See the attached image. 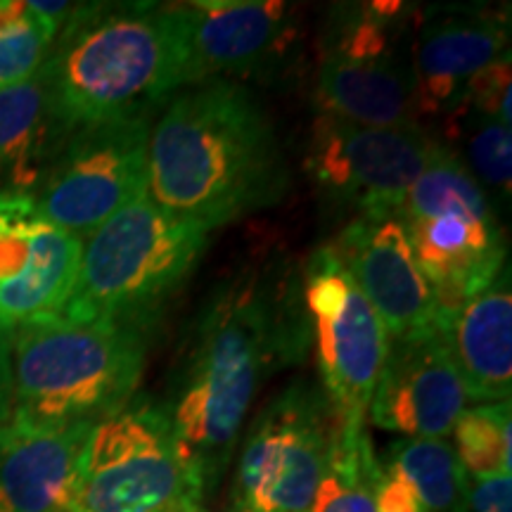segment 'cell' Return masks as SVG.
Segmentation results:
<instances>
[{"mask_svg":"<svg viewBox=\"0 0 512 512\" xmlns=\"http://www.w3.org/2000/svg\"><path fill=\"white\" fill-rule=\"evenodd\" d=\"M64 136L41 72L0 91V192H31Z\"/></svg>","mask_w":512,"mask_h":512,"instance_id":"21","label":"cell"},{"mask_svg":"<svg viewBox=\"0 0 512 512\" xmlns=\"http://www.w3.org/2000/svg\"><path fill=\"white\" fill-rule=\"evenodd\" d=\"M406 223L408 238L437 306L439 332L505 268V242L494 211H441Z\"/></svg>","mask_w":512,"mask_h":512,"instance_id":"17","label":"cell"},{"mask_svg":"<svg viewBox=\"0 0 512 512\" xmlns=\"http://www.w3.org/2000/svg\"><path fill=\"white\" fill-rule=\"evenodd\" d=\"M377 460V512H467L470 477L446 439H399Z\"/></svg>","mask_w":512,"mask_h":512,"instance_id":"20","label":"cell"},{"mask_svg":"<svg viewBox=\"0 0 512 512\" xmlns=\"http://www.w3.org/2000/svg\"><path fill=\"white\" fill-rule=\"evenodd\" d=\"M278 133L238 81L183 88L152 124L145 195L207 230L273 207L287 190Z\"/></svg>","mask_w":512,"mask_h":512,"instance_id":"2","label":"cell"},{"mask_svg":"<svg viewBox=\"0 0 512 512\" xmlns=\"http://www.w3.org/2000/svg\"><path fill=\"white\" fill-rule=\"evenodd\" d=\"M197 512H209V510H207V508H202V510H197Z\"/></svg>","mask_w":512,"mask_h":512,"instance_id":"29","label":"cell"},{"mask_svg":"<svg viewBox=\"0 0 512 512\" xmlns=\"http://www.w3.org/2000/svg\"><path fill=\"white\" fill-rule=\"evenodd\" d=\"M147 330L55 316L8 339L10 418L27 430L98 425L138 394Z\"/></svg>","mask_w":512,"mask_h":512,"instance_id":"4","label":"cell"},{"mask_svg":"<svg viewBox=\"0 0 512 512\" xmlns=\"http://www.w3.org/2000/svg\"><path fill=\"white\" fill-rule=\"evenodd\" d=\"M302 275L283 256L247 261L197 311L162 401L211 496L223 482L256 394L309 351Z\"/></svg>","mask_w":512,"mask_h":512,"instance_id":"1","label":"cell"},{"mask_svg":"<svg viewBox=\"0 0 512 512\" xmlns=\"http://www.w3.org/2000/svg\"><path fill=\"white\" fill-rule=\"evenodd\" d=\"M465 384L441 332L389 342L368 420L401 439H446L467 408Z\"/></svg>","mask_w":512,"mask_h":512,"instance_id":"15","label":"cell"},{"mask_svg":"<svg viewBox=\"0 0 512 512\" xmlns=\"http://www.w3.org/2000/svg\"><path fill=\"white\" fill-rule=\"evenodd\" d=\"M448 121H467L470 136H467V162L465 166L477 181L494 185L498 190L510 192L512 178V145H510V124L482 117V114L453 110L446 117Z\"/></svg>","mask_w":512,"mask_h":512,"instance_id":"25","label":"cell"},{"mask_svg":"<svg viewBox=\"0 0 512 512\" xmlns=\"http://www.w3.org/2000/svg\"><path fill=\"white\" fill-rule=\"evenodd\" d=\"M183 10V88L271 69L294 38L290 8L273 0H190Z\"/></svg>","mask_w":512,"mask_h":512,"instance_id":"13","label":"cell"},{"mask_svg":"<svg viewBox=\"0 0 512 512\" xmlns=\"http://www.w3.org/2000/svg\"><path fill=\"white\" fill-rule=\"evenodd\" d=\"M323 389L297 380L261 408L242 439L230 512H306L337 437Z\"/></svg>","mask_w":512,"mask_h":512,"instance_id":"8","label":"cell"},{"mask_svg":"<svg viewBox=\"0 0 512 512\" xmlns=\"http://www.w3.org/2000/svg\"><path fill=\"white\" fill-rule=\"evenodd\" d=\"M467 399L477 403L510 401L512 387V292L510 275L491 283L441 330Z\"/></svg>","mask_w":512,"mask_h":512,"instance_id":"19","label":"cell"},{"mask_svg":"<svg viewBox=\"0 0 512 512\" xmlns=\"http://www.w3.org/2000/svg\"><path fill=\"white\" fill-rule=\"evenodd\" d=\"M10 418V349L8 339H0V425Z\"/></svg>","mask_w":512,"mask_h":512,"instance_id":"28","label":"cell"},{"mask_svg":"<svg viewBox=\"0 0 512 512\" xmlns=\"http://www.w3.org/2000/svg\"><path fill=\"white\" fill-rule=\"evenodd\" d=\"M155 112L119 114L64 133L29 192L41 214L86 240L112 214L145 195Z\"/></svg>","mask_w":512,"mask_h":512,"instance_id":"9","label":"cell"},{"mask_svg":"<svg viewBox=\"0 0 512 512\" xmlns=\"http://www.w3.org/2000/svg\"><path fill=\"white\" fill-rule=\"evenodd\" d=\"M330 247L380 316L389 342L439 330L432 290L399 216H356Z\"/></svg>","mask_w":512,"mask_h":512,"instance_id":"14","label":"cell"},{"mask_svg":"<svg viewBox=\"0 0 512 512\" xmlns=\"http://www.w3.org/2000/svg\"><path fill=\"white\" fill-rule=\"evenodd\" d=\"M209 235L140 195L83 240L76 285L60 316L150 332L200 264Z\"/></svg>","mask_w":512,"mask_h":512,"instance_id":"5","label":"cell"},{"mask_svg":"<svg viewBox=\"0 0 512 512\" xmlns=\"http://www.w3.org/2000/svg\"><path fill=\"white\" fill-rule=\"evenodd\" d=\"M508 12L486 8H432L418 12L413 72L422 117H448L465 88L508 50Z\"/></svg>","mask_w":512,"mask_h":512,"instance_id":"16","label":"cell"},{"mask_svg":"<svg viewBox=\"0 0 512 512\" xmlns=\"http://www.w3.org/2000/svg\"><path fill=\"white\" fill-rule=\"evenodd\" d=\"M93 427L41 432L0 425V512H72L81 453Z\"/></svg>","mask_w":512,"mask_h":512,"instance_id":"18","label":"cell"},{"mask_svg":"<svg viewBox=\"0 0 512 512\" xmlns=\"http://www.w3.org/2000/svg\"><path fill=\"white\" fill-rule=\"evenodd\" d=\"M413 27L403 3L335 8L318 50L316 95L323 114L361 126H422Z\"/></svg>","mask_w":512,"mask_h":512,"instance_id":"7","label":"cell"},{"mask_svg":"<svg viewBox=\"0 0 512 512\" xmlns=\"http://www.w3.org/2000/svg\"><path fill=\"white\" fill-rule=\"evenodd\" d=\"M53 41L38 27L27 3L0 0V91L41 72Z\"/></svg>","mask_w":512,"mask_h":512,"instance_id":"24","label":"cell"},{"mask_svg":"<svg viewBox=\"0 0 512 512\" xmlns=\"http://www.w3.org/2000/svg\"><path fill=\"white\" fill-rule=\"evenodd\" d=\"M204 498L164 403L136 394L88 434L72 512H197Z\"/></svg>","mask_w":512,"mask_h":512,"instance_id":"6","label":"cell"},{"mask_svg":"<svg viewBox=\"0 0 512 512\" xmlns=\"http://www.w3.org/2000/svg\"><path fill=\"white\" fill-rule=\"evenodd\" d=\"M29 12L34 15L38 27L46 31L50 41H55L57 34L64 29L69 15H72L74 3H27Z\"/></svg>","mask_w":512,"mask_h":512,"instance_id":"27","label":"cell"},{"mask_svg":"<svg viewBox=\"0 0 512 512\" xmlns=\"http://www.w3.org/2000/svg\"><path fill=\"white\" fill-rule=\"evenodd\" d=\"M323 394L337 422L368 427V408L387 361L389 335L330 245L311 256L302 275Z\"/></svg>","mask_w":512,"mask_h":512,"instance_id":"10","label":"cell"},{"mask_svg":"<svg viewBox=\"0 0 512 512\" xmlns=\"http://www.w3.org/2000/svg\"><path fill=\"white\" fill-rule=\"evenodd\" d=\"M467 512H512L510 475L467 482Z\"/></svg>","mask_w":512,"mask_h":512,"instance_id":"26","label":"cell"},{"mask_svg":"<svg viewBox=\"0 0 512 512\" xmlns=\"http://www.w3.org/2000/svg\"><path fill=\"white\" fill-rule=\"evenodd\" d=\"M510 401L465 408L453 427L456 456L472 479L510 475Z\"/></svg>","mask_w":512,"mask_h":512,"instance_id":"23","label":"cell"},{"mask_svg":"<svg viewBox=\"0 0 512 512\" xmlns=\"http://www.w3.org/2000/svg\"><path fill=\"white\" fill-rule=\"evenodd\" d=\"M380 460L368 427H337L330 463L306 512H377Z\"/></svg>","mask_w":512,"mask_h":512,"instance_id":"22","label":"cell"},{"mask_svg":"<svg viewBox=\"0 0 512 512\" xmlns=\"http://www.w3.org/2000/svg\"><path fill=\"white\" fill-rule=\"evenodd\" d=\"M434 147L437 140L422 126H361L320 114L306 169L320 190L356 209V216H399Z\"/></svg>","mask_w":512,"mask_h":512,"instance_id":"11","label":"cell"},{"mask_svg":"<svg viewBox=\"0 0 512 512\" xmlns=\"http://www.w3.org/2000/svg\"><path fill=\"white\" fill-rule=\"evenodd\" d=\"M181 3H81L41 67L60 133L157 110L183 88Z\"/></svg>","mask_w":512,"mask_h":512,"instance_id":"3","label":"cell"},{"mask_svg":"<svg viewBox=\"0 0 512 512\" xmlns=\"http://www.w3.org/2000/svg\"><path fill=\"white\" fill-rule=\"evenodd\" d=\"M83 240L48 221L29 192H0V339L60 316Z\"/></svg>","mask_w":512,"mask_h":512,"instance_id":"12","label":"cell"}]
</instances>
